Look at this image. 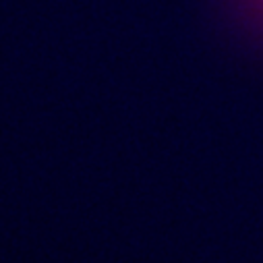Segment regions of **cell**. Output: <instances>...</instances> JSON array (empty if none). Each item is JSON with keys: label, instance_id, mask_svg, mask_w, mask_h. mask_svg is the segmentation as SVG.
I'll return each mask as SVG.
<instances>
[{"label": "cell", "instance_id": "cell-1", "mask_svg": "<svg viewBox=\"0 0 263 263\" xmlns=\"http://www.w3.org/2000/svg\"><path fill=\"white\" fill-rule=\"evenodd\" d=\"M247 15L257 23V27L263 31V0H240Z\"/></svg>", "mask_w": 263, "mask_h": 263}]
</instances>
